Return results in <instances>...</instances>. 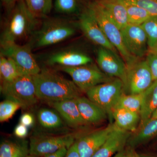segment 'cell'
<instances>
[{
  "label": "cell",
  "mask_w": 157,
  "mask_h": 157,
  "mask_svg": "<svg viewBox=\"0 0 157 157\" xmlns=\"http://www.w3.org/2000/svg\"><path fill=\"white\" fill-rule=\"evenodd\" d=\"M157 107V80L143 92V101L140 112V125L151 117Z\"/></svg>",
  "instance_id": "obj_21"
},
{
  "label": "cell",
  "mask_w": 157,
  "mask_h": 157,
  "mask_svg": "<svg viewBox=\"0 0 157 157\" xmlns=\"http://www.w3.org/2000/svg\"><path fill=\"white\" fill-rule=\"evenodd\" d=\"M146 10L151 16H157V0H121Z\"/></svg>",
  "instance_id": "obj_32"
},
{
  "label": "cell",
  "mask_w": 157,
  "mask_h": 157,
  "mask_svg": "<svg viewBox=\"0 0 157 157\" xmlns=\"http://www.w3.org/2000/svg\"><path fill=\"white\" fill-rule=\"evenodd\" d=\"M22 75L13 60L0 55L1 85L10 83Z\"/></svg>",
  "instance_id": "obj_23"
},
{
  "label": "cell",
  "mask_w": 157,
  "mask_h": 157,
  "mask_svg": "<svg viewBox=\"0 0 157 157\" xmlns=\"http://www.w3.org/2000/svg\"><path fill=\"white\" fill-rule=\"evenodd\" d=\"M76 101L82 117L86 124L98 123L107 118V113L88 98L81 96L76 98Z\"/></svg>",
  "instance_id": "obj_18"
},
{
  "label": "cell",
  "mask_w": 157,
  "mask_h": 157,
  "mask_svg": "<svg viewBox=\"0 0 157 157\" xmlns=\"http://www.w3.org/2000/svg\"><path fill=\"white\" fill-rule=\"evenodd\" d=\"M143 93L138 94H123L121 95L116 107H122L140 114L143 101Z\"/></svg>",
  "instance_id": "obj_27"
},
{
  "label": "cell",
  "mask_w": 157,
  "mask_h": 157,
  "mask_svg": "<svg viewBox=\"0 0 157 157\" xmlns=\"http://www.w3.org/2000/svg\"><path fill=\"white\" fill-rule=\"evenodd\" d=\"M130 133L117 128L91 157H112L115 154L123 150L131 135Z\"/></svg>",
  "instance_id": "obj_16"
},
{
  "label": "cell",
  "mask_w": 157,
  "mask_h": 157,
  "mask_svg": "<svg viewBox=\"0 0 157 157\" xmlns=\"http://www.w3.org/2000/svg\"><path fill=\"white\" fill-rule=\"evenodd\" d=\"M39 27L28 42L33 50L56 45L73 37L76 33L77 24L67 18L46 17L42 19Z\"/></svg>",
  "instance_id": "obj_3"
},
{
  "label": "cell",
  "mask_w": 157,
  "mask_h": 157,
  "mask_svg": "<svg viewBox=\"0 0 157 157\" xmlns=\"http://www.w3.org/2000/svg\"><path fill=\"white\" fill-rule=\"evenodd\" d=\"M75 142V137L72 135L33 136L30 140L29 155L44 157L63 147L69 148Z\"/></svg>",
  "instance_id": "obj_11"
},
{
  "label": "cell",
  "mask_w": 157,
  "mask_h": 157,
  "mask_svg": "<svg viewBox=\"0 0 157 157\" xmlns=\"http://www.w3.org/2000/svg\"><path fill=\"white\" fill-rule=\"evenodd\" d=\"M48 103L71 127L76 128L86 124L78 110L76 99Z\"/></svg>",
  "instance_id": "obj_17"
},
{
  "label": "cell",
  "mask_w": 157,
  "mask_h": 157,
  "mask_svg": "<svg viewBox=\"0 0 157 157\" xmlns=\"http://www.w3.org/2000/svg\"><path fill=\"white\" fill-rule=\"evenodd\" d=\"M126 157H142L137 154L135 150L131 148L128 150V151L126 152Z\"/></svg>",
  "instance_id": "obj_39"
},
{
  "label": "cell",
  "mask_w": 157,
  "mask_h": 157,
  "mask_svg": "<svg viewBox=\"0 0 157 157\" xmlns=\"http://www.w3.org/2000/svg\"><path fill=\"white\" fill-rule=\"evenodd\" d=\"M45 63L49 66L76 67L89 64L92 59L87 53L73 46H65L44 56Z\"/></svg>",
  "instance_id": "obj_10"
},
{
  "label": "cell",
  "mask_w": 157,
  "mask_h": 157,
  "mask_svg": "<svg viewBox=\"0 0 157 157\" xmlns=\"http://www.w3.org/2000/svg\"><path fill=\"white\" fill-rule=\"evenodd\" d=\"M147 38L148 49L157 43V16H151L141 25Z\"/></svg>",
  "instance_id": "obj_30"
},
{
  "label": "cell",
  "mask_w": 157,
  "mask_h": 157,
  "mask_svg": "<svg viewBox=\"0 0 157 157\" xmlns=\"http://www.w3.org/2000/svg\"><path fill=\"white\" fill-rule=\"evenodd\" d=\"M81 1L82 2H84V3L86 4V5H87L90 3L97 1V0H81Z\"/></svg>",
  "instance_id": "obj_43"
},
{
  "label": "cell",
  "mask_w": 157,
  "mask_h": 157,
  "mask_svg": "<svg viewBox=\"0 0 157 157\" xmlns=\"http://www.w3.org/2000/svg\"><path fill=\"white\" fill-rule=\"evenodd\" d=\"M96 1L107 11L120 29L124 28L128 24L126 9L121 0H97Z\"/></svg>",
  "instance_id": "obj_20"
},
{
  "label": "cell",
  "mask_w": 157,
  "mask_h": 157,
  "mask_svg": "<svg viewBox=\"0 0 157 157\" xmlns=\"http://www.w3.org/2000/svg\"><path fill=\"white\" fill-rule=\"evenodd\" d=\"M56 68L70 75L73 82L82 92L86 93L96 86L111 81L115 78L106 75L91 63L78 67Z\"/></svg>",
  "instance_id": "obj_8"
},
{
  "label": "cell",
  "mask_w": 157,
  "mask_h": 157,
  "mask_svg": "<svg viewBox=\"0 0 157 157\" xmlns=\"http://www.w3.org/2000/svg\"><path fill=\"white\" fill-rule=\"evenodd\" d=\"M147 52L157 54V43L152 48L148 49V52Z\"/></svg>",
  "instance_id": "obj_40"
},
{
  "label": "cell",
  "mask_w": 157,
  "mask_h": 157,
  "mask_svg": "<svg viewBox=\"0 0 157 157\" xmlns=\"http://www.w3.org/2000/svg\"><path fill=\"white\" fill-rule=\"evenodd\" d=\"M29 155L27 142L3 141L0 146V157H26Z\"/></svg>",
  "instance_id": "obj_24"
},
{
  "label": "cell",
  "mask_w": 157,
  "mask_h": 157,
  "mask_svg": "<svg viewBox=\"0 0 157 157\" xmlns=\"http://www.w3.org/2000/svg\"><path fill=\"white\" fill-rule=\"evenodd\" d=\"M77 25L85 37L99 47L110 49L117 53V51L110 43L92 13L87 7L79 15Z\"/></svg>",
  "instance_id": "obj_12"
},
{
  "label": "cell",
  "mask_w": 157,
  "mask_h": 157,
  "mask_svg": "<svg viewBox=\"0 0 157 157\" xmlns=\"http://www.w3.org/2000/svg\"><path fill=\"white\" fill-rule=\"evenodd\" d=\"M124 83L119 78L96 86L86 92L87 98L107 114L111 115L121 95L123 94Z\"/></svg>",
  "instance_id": "obj_6"
},
{
  "label": "cell",
  "mask_w": 157,
  "mask_h": 157,
  "mask_svg": "<svg viewBox=\"0 0 157 157\" xmlns=\"http://www.w3.org/2000/svg\"><path fill=\"white\" fill-rule=\"evenodd\" d=\"M127 67L126 78L124 84L126 94L144 92L154 81L146 60L139 59Z\"/></svg>",
  "instance_id": "obj_9"
},
{
  "label": "cell",
  "mask_w": 157,
  "mask_h": 157,
  "mask_svg": "<svg viewBox=\"0 0 157 157\" xmlns=\"http://www.w3.org/2000/svg\"><path fill=\"white\" fill-rule=\"evenodd\" d=\"M121 1L125 6L128 24L141 25L151 17L147 11L139 6Z\"/></svg>",
  "instance_id": "obj_28"
},
{
  "label": "cell",
  "mask_w": 157,
  "mask_h": 157,
  "mask_svg": "<svg viewBox=\"0 0 157 157\" xmlns=\"http://www.w3.org/2000/svg\"><path fill=\"white\" fill-rule=\"evenodd\" d=\"M107 39L120 53L127 67L132 65L139 59L131 54L125 47L121 30L118 27L107 11L95 1L86 5Z\"/></svg>",
  "instance_id": "obj_4"
},
{
  "label": "cell",
  "mask_w": 157,
  "mask_h": 157,
  "mask_svg": "<svg viewBox=\"0 0 157 157\" xmlns=\"http://www.w3.org/2000/svg\"><path fill=\"white\" fill-rule=\"evenodd\" d=\"M38 118L40 124L46 128H57L63 125L61 118L52 109L47 108L40 109L38 113Z\"/></svg>",
  "instance_id": "obj_26"
},
{
  "label": "cell",
  "mask_w": 157,
  "mask_h": 157,
  "mask_svg": "<svg viewBox=\"0 0 157 157\" xmlns=\"http://www.w3.org/2000/svg\"><path fill=\"white\" fill-rule=\"evenodd\" d=\"M69 148L67 147L60 149L55 152L45 155L44 157H65Z\"/></svg>",
  "instance_id": "obj_38"
},
{
  "label": "cell",
  "mask_w": 157,
  "mask_h": 157,
  "mask_svg": "<svg viewBox=\"0 0 157 157\" xmlns=\"http://www.w3.org/2000/svg\"><path fill=\"white\" fill-rule=\"evenodd\" d=\"M111 116L116 125L121 129L130 132H136L140 122L139 113L122 107H117L113 110Z\"/></svg>",
  "instance_id": "obj_19"
},
{
  "label": "cell",
  "mask_w": 157,
  "mask_h": 157,
  "mask_svg": "<svg viewBox=\"0 0 157 157\" xmlns=\"http://www.w3.org/2000/svg\"><path fill=\"white\" fill-rule=\"evenodd\" d=\"M117 128L114 123L109 124L104 128L80 137L76 141L80 157L92 156Z\"/></svg>",
  "instance_id": "obj_15"
},
{
  "label": "cell",
  "mask_w": 157,
  "mask_h": 157,
  "mask_svg": "<svg viewBox=\"0 0 157 157\" xmlns=\"http://www.w3.org/2000/svg\"><path fill=\"white\" fill-rule=\"evenodd\" d=\"M65 157H80L76 141L69 148Z\"/></svg>",
  "instance_id": "obj_36"
},
{
  "label": "cell",
  "mask_w": 157,
  "mask_h": 157,
  "mask_svg": "<svg viewBox=\"0 0 157 157\" xmlns=\"http://www.w3.org/2000/svg\"><path fill=\"white\" fill-rule=\"evenodd\" d=\"M157 135V119L151 117L139 126V130L130 136L128 142L135 147L147 141Z\"/></svg>",
  "instance_id": "obj_22"
},
{
  "label": "cell",
  "mask_w": 157,
  "mask_h": 157,
  "mask_svg": "<svg viewBox=\"0 0 157 157\" xmlns=\"http://www.w3.org/2000/svg\"><path fill=\"white\" fill-rule=\"evenodd\" d=\"M142 157H156L154 156H147V155H141Z\"/></svg>",
  "instance_id": "obj_44"
},
{
  "label": "cell",
  "mask_w": 157,
  "mask_h": 157,
  "mask_svg": "<svg viewBox=\"0 0 157 157\" xmlns=\"http://www.w3.org/2000/svg\"><path fill=\"white\" fill-rule=\"evenodd\" d=\"M21 107V105L17 102L9 99L1 102L0 104L1 122L9 121Z\"/></svg>",
  "instance_id": "obj_31"
},
{
  "label": "cell",
  "mask_w": 157,
  "mask_h": 157,
  "mask_svg": "<svg viewBox=\"0 0 157 157\" xmlns=\"http://www.w3.org/2000/svg\"><path fill=\"white\" fill-rule=\"evenodd\" d=\"M19 0H1L3 7L5 8L7 13L14 8Z\"/></svg>",
  "instance_id": "obj_37"
},
{
  "label": "cell",
  "mask_w": 157,
  "mask_h": 157,
  "mask_svg": "<svg viewBox=\"0 0 157 157\" xmlns=\"http://www.w3.org/2000/svg\"><path fill=\"white\" fill-rule=\"evenodd\" d=\"M1 91L7 99L17 102L23 108L33 106L39 100L32 76L22 75L10 83L1 85Z\"/></svg>",
  "instance_id": "obj_7"
},
{
  "label": "cell",
  "mask_w": 157,
  "mask_h": 157,
  "mask_svg": "<svg viewBox=\"0 0 157 157\" xmlns=\"http://www.w3.org/2000/svg\"><path fill=\"white\" fill-rule=\"evenodd\" d=\"M151 117L157 119V107L155 109V111L152 114Z\"/></svg>",
  "instance_id": "obj_42"
},
{
  "label": "cell",
  "mask_w": 157,
  "mask_h": 157,
  "mask_svg": "<svg viewBox=\"0 0 157 157\" xmlns=\"http://www.w3.org/2000/svg\"><path fill=\"white\" fill-rule=\"evenodd\" d=\"M112 157H126V152L123 150L121 151L116 154L115 155Z\"/></svg>",
  "instance_id": "obj_41"
},
{
  "label": "cell",
  "mask_w": 157,
  "mask_h": 157,
  "mask_svg": "<svg viewBox=\"0 0 157 157\" xmlns=\"http://www.w3.org/2000/svg\"><path fill=\"white\" fill-rule=\"evenodd\" d=\"M26 157H37L35 156L32 155H29L28 156Z\"/></svg>",
  "instance_id": "obj_45"
},
{
  "label": "cell",
  "mask_w": 157,
  "mask_h": 157,
  "mask_svg": "<svg viewBox=\"0 0 157 157\" xmlns=\"http://www.w3.org/2000/svg\"><path fill=\"white\" fill-rule=\"evenodd\" d=\"M39 100L48 102L76 99L82 92L73 81L64 78L54 70L44 68L33 76Z\"/></svg>",
  "instance_id": "obj_2"
},
{
  "label": "cell",
  "mask_w": 157,
  "mask_h": 157,
  "mask_svg": "<svg viewBox=\"0 0 157 157\" xmlns=\"http://www.w3.org/2000/svg\"><path fill=\"white\" fill-rule=\"evenodd\" d=\"M0 45V55L13 60L22 75L34 76L41 71L28 42L22 45L13 42L1 43Z\"/></svg>",
  "instance_id": "obj_5"
},
{
  "label": "cell",
  "mask_w": 157,
  "mask_h": 157,
  "mask_svg": "<svg viewBox=\"0 0 157 157\" xmlns=\"http://www.w3.org/2000/svg\"><path fill=\"white\" fill-rule=\"evenodd\" d=\"M145 60L151 71L154 81L157 80V54L147 52Z\"/></svg>",
  "instance_id": "obj_33"
},
{
  "label": "cell",
  "mask_w": 157,
  "mask_h": 157,
  "mask_svg": "<svg viewBox=\"0 0 157 157\" xmlns=\"http://www.w3.org/2000/svg\"><path fill=\"white\" fill-rule=\"evenodd\" d=\"M41 22L29 10L24 0H19L3 21L0 44L28 41Z\"/></svg>",
  "instance_id": "obj_1"
},
{
  "label": "cell",
  "mask_w": 157,
  "mask_h": 157,
  "mask_svg": "<svg viewBox=\"0 0 157 157\" xmlns=\"http://www.w3.org/2000/svg\"><path fill=\"white\" fill-rule=\"evenodd\" d=\"M20 124L27 127L32 126L33 124L34 119L33 116L29 113H25L22 114L20 120Z\"/></svg>",
  "instance_id": "obj_34"
},
{
  "label": "cell",
  "mask_w": 157,
  "mask_h": 157,
  "mask_svg": "<svg viewBox=\"0 0 157 157\" xmlns=\"http://www.w3.org/2000/svg\"><path fill=\"white\" fill-rule=\"evenodd\" d=\"M28 127L20 123L15 127L14 129V135L19 138H24L26 137L28 135Z\"/></svg>",
  "instance_id": "obj_35"
},
{
  "label": "cell",
  "mask_w": 157,
  "mask_h": 157,
  "mask_svg": "<svg viewBox=\"0 0 157 157\" xmlns=\"http://www.w3.org/2000/svg\"><path fill=\"white\" fill-rule=\"evenodd\" d=\"M81 0H55L54 8L60 14L73 15L80 11Z\"/></svg>",
  "instance_id": "obj_29"
},
{
  "label": "cell",
  "mask_w": 157,
  "mask_h": 157,
  "mask_svg": "<svg viewBox=\"0 0 157 157\" xmlns=\"http://www.w3.org/2000/svg\"><path fill=\"white\" fill-rule=\"evenodd\" d=\"M26 6L36 18L43 19L48 17L52 8V0H24Z\"/></svg>",
  "instance_id": "obj_25"
},
{
  "label": "cell",
  "mask_w": 157,
  "mask_h": 157,
  "mask_svg": "<svg viewBox=\"0 0 157 157\" xmlns=\"http://www.w3.org/2000/svg\"><path fill=\"white\" fill-rule=\"evenodd\" d=\"M97 63L101 71L110 77L125 82L127 67L123 60L113 51L99 47L97 51Z\"/></svg>",
  "instance_id": "obj_14"
},
{
  "label": "cell",
  "mask_w": 157,
  "mask_h": 157,
  "mask_svg": "<svg viewBox=\"0 0 157 157\" xmlns=\"http://www.w3.org/2000/svg\"><path fill=\"white\" fill-rule=\"evenodd\" d=\"M121 31L124 45L129 53L139 59L147 55V36L141 25L128 24Z\"/></svg>",
  "instance_id": "obj_13"
}]
</instances>
